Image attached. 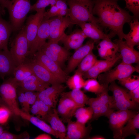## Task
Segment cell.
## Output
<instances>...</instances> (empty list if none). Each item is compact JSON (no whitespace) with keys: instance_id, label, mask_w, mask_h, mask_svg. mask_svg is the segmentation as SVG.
Segmentation results:
<instances>
[{"instance_id":"obj_1","label":"cell","mask_w":139,"mask_h":139,"mask_svg":"<svg viewBox=\"0 0 139 139\" xmlns=\"http://www.w3.org/2000/svg\"><path fill=\"white\" fill-rule=\"evenodd\" d=\"M117 0H94L92 13L98 17L99 25L109 29L112 32L110 38L117 35L123 40L125 34L123 31L124 24L129 23L134 18L128 12L121 8Z\"/></svg>"},{"instance_id":"obj_2","label":"cell","mask_w":139,"mask_h":139,"mask_svg":"<svg viewBox=\"0 0 139 139\" xmlns=\"http://www.w3.org/2000/svg\"><path fill=\"white\" fill-rule=\"evenodd\" d=\"M67 4L69 7L68 16L73 24L90 22L99 25L98 18L92 13L94 0H68Z\"/></svg>"},{"instance_id":"obj_3","label":"cell","mask_w":139,"mask_h":139,"mask_svg":"<svg viewBox=\"0 0 139 139\" xmlns=\"http://www.w3.org/2000/svg\"><path fill=\"white\" fill-rule=\"evenodd\" d=\"M18 83L14 77H10L0 85V106L8 109L12 115L20 116L22 110L17 101Z\"/></svg>"},{"instance_id":"obj_4","label":"cell","mask_w":139,"mask_h":139,"mask_svg":"<svg viewBox=\"0 0 139 139\" xmlns=\"http://www.w3.org/2000/svg\"><path fill=\"white\" fill-rule=\"evenodd\" d=\"M31 5L30 0H8L6 2L4 7L8 10L13 31H19L24 25Z\"/></svg>"},{"instance_id":"obj_5","label":"cell","mask_w":139,"mask_h":139,"mask_svg":"<svg viewBox=\"0 0 139 139\" xmlns=\"http://www.w3.org/2000/svg\"><path fill=\"white\" fill-rule=\"evenodd\" d=\"M108 89L113 94L114 100L110 107L114 110H135L139 108V103L132 100L128 92L113 81L110 84Z\"/></svg>"},{"instance_id":"obj_6","label":"cell","mask_w":139,"mask_h":139,"mask_svg":"<svg viewBox=\"0 0 139 139\" xmlns=\"http://www.w3.org/2000/svg\"><path fill=\"white\" fill-rule=\"evenodd\" d=\"M108 91V89H107L97 97L89 99L87 105L91 108L93 111L92 121L97 120L102 116L108 118L115 111L110 107L114 99L112 96L109 94Z\"/></svg>"},{"instance_id":"obj_7","label":"cell","mask_w":139,"mask_h":139,"mask_svg":"<svg viewBox=\"0 0 139 139\" xmlns=\"http://www.w3.org/2000/svg\"><path fill=\"white\" fill-rule=\"evenodd\" d=\"M139 67L121 62L113 69H110L100 74L98 77V82L106 88L111 82L126 77L135 72H139Z\"/></svg>"},{"instance_id":"obj_8","label":"cell","mask_w":139,"mask_h":139,"mask_svg":"<svg viewBox=\"0 0 139 139\" xmlns=\"http://www.w3.org/2000/svg\"><path fill=\"white\" fill-rule=\"evenodd\" d=\"M10 51L17 66L23 63L30 54L25 25L19 30L11 44Z\"/></svg>"},{"instance_id":"obj_9","label":"cell","mask_w":139,"mask_h":139,"mask_svg":"<svg viewBox=\"0 0 139 139\" xmlns=\"http://www.w3.org/2000/svg\"><path fill=\"white\" fill-rule=\"evenodd\" d=\"M138 112L132 110L114 111L108 118L109 126L113 133V138L121 139V130L128 120Z\"/></svg>"},{"instance_id":"obj_10","label":"cell","mask_w":139,"mask_h":139,"mask_svg":"<svg viewBox=\"0 0 139 139\" xmlns=\"http://www.w3.org/2000/svg\"><path fill=\"white\" fill-rule=\"evenodd\" d=\"M49 19L50 33L48 41L58 44L66 34L65 30L73 24L68 16H56Z\"/></svg>"},{"instance_id":"obj_11","label":"cell","mask_w":139,"mask_h":139,"mask_svg":"<svg viewBox=\"0 0 139 139\" xmlns=\"http://www.w3.org/2000/svg\"><path fill=\"white\" fill-rule=\"evenodd\" d=\"M39 50L57 63L61 67L70 54L68 50L58 44L48 41L46 42Z\"/></svg>"},{"instance_id":"obj_12","label":"cell","mask_w":139,"mask_h":139,"mask_svg":"<svg viewBox=\"0 0 139 139\" xmlns=\"http://www.w3.org/2000/svg\"><path fill=\"white\" fill-rule=\"evenodd\" d=\"M34 60L41 65L58 79L62 83L68 78L67 74L56 62L50 59L40 50L35 53Z\"/></svg>"},{"instance_id":"obj_13","label":"cell","mask_w":139,"mask_h":139,"mask_svg":"<svg viewBox=\"0 0 139 139\" xmlns=\"http://www.w3.org/2000/svg\"><path fill=\"white\" fill-rule=\"evenodd\" d=\"M45 8L36 12L27 18L25 26L26 36L30 50L36 37L38 31L44 17Z\"/></svg>"},{"instance_id":"obj_14","label":"cell","mask_w":139,"mask_h":139,"mask_svg":"<svg viewBox=\"0 0 139 139\" xmlns=\"http://www.w3.org/2000/svg\"><path fill=\"white\" fill-rule=\"evenodd\" d=\"M95 43L94 41L91 39L76 50L69 59L65 72L66 73L73 71L84 58L93 51Z\"/></svg>"},{"instance_id":"obj_15","label":"cell","mask_w":139,"mask_h":139,"mask_svg":"<svg viewBox=\"0 0 139 139\" xmlns=\"http://www.w3.org/2000/svg\"><path fill=\"white\" fill-rule=\"evenodd\" d=\"M121 59L120 54L111 60H98L94 65L83 75L84 79H97L98 76L111 69L119 59Z\"/></svg>"},{"instance_id":"obj_16","label":"cell","mask_w":139,"mask_h":139,"mask_svg":"<svg viewBox=\"0 0 139 139\" xmlns=\"http://www.w3.org/2000/svg\"><path fill=\"white\" fill-rule=\"evenodd\" d=\"M50 33L49 19L44 17L30 50V54L33 55L41 49L49 38Z\"/></svg>"},{"instance_id":"obj_17","label":"cell","mask_w":139,"mask_h":139,"mask_svg":"<svg viewBox=\"0 0 139 139\" xmlns=\"http://www.w3.org/2000/svg\"><path fill=\"white\" fill-rule=\"evenodd\" d=\"M97 48L100 57L107 60L114 59L118 55L117 53L119 52L117 45L112 42L109 37L99 42Z\"/></svg>"},{"instance_id":"obj_18","label":"cell","mask_w":139,"mask_h":139,"mask_svg":"<svg viewBox=\"0 0 139 139\" xmlns=\"http://www.w3.org/2000/svg\"><path fill=\"white\" fill-rule=\"evenodd\" d=\"M29 62L33 73L42 82L51 85L62 83L53 74L34 60Z\"/></svg>"},{"instance_id":"obj_19","label":"cell","mask_w":139,"mask_h":139,"mask_svg":"<svg viewBox=\"0 0 139 139\" xmlns=\"http://www.w3.org/2000/svg\"><path fill=\"white\" fill-rule=\"evenodd\" d=\"M65 139H81L88 136L91 127L77 121H67Z\"/></svg>"},{"instance_id":"obj_20","label":"cell","mask_w":139,"mask_h":139,"mask_svg":"<svg viewBox=\"0 0 139 139\" xmlns=\"http://www.w3.org/2000/svg\"><path fill=\"white\" fill-rule=\"evenodd\" d=\"M114 42L118 46L119 52L122 59V62L129 64H138V51L130 47L123 40L116 39L114 40Z\"/></svg>"},{"instance_id":"obj_21","label":"cell","mask_w":139,"mask_h":139,"mask_svg":"<svg viewBox=\"0 0 139 139\" xmlns=\"http://www.w3.org/2000/svg\"><path fill=\"white\" fill-rule=\"evenodd\" d=\"M16 66L10 51L0 50V77L4 80L5 76L13 74Z\"/></svg>"},{"instance_id":"obj_22","label":"cell","mask_w":139,"mask_h":139,"mask_svg":"<svg viewBox=\"0 0 139 139\" xmlns=\"http://www.w3.org/2000/svg\"><path fill=\"white\" fill-rule=\"evenodd\" d=\"M41 119L46 120L50 124V126L56 134V138L65 139L66 129L64 124L59 118L56 109H54L52 111L50 110Z\"/></svg>"},{"instance_id":"obj_23","label":"cell","mask_w":139,"mask_h":139,"mask_svg":"<svg viewBox=\"0 0 139 139\" xmlns=\"http://www.w3.org/2000/svg\"><path fill=\"white\" fill-rule=\"evenodd\" d=\"M87 38L81 29H77L70 34H66L60 41L63 44L64 47L67 50H76L83 45Z\"/></svg>"},{"instance_id":"obj_24","label":"cell","mask_w":139,"mask_h":139,"mask_svg":"<svg viewBox=\"0 0 139 139\" xmlns=\"http://www.w3.org/2000/svg\"><path fill=\"white\" fill-rule=\"evenodd\" d=\"M65 88L62 84L51 85L38 92L37 98L50 104H56L59 95L63 92Z\"/></svg>"},{"instance_id":"obj_25","label":"cell","mask_w":139,"mask_h":139,"mask_svg":"<svg viewBox=\"0 0 139 139\" xmlns=\"http://www.w3.org/2000/svg\"><path fill=\"white\" fill-rule=\"evenodd\" d=\"M77 25L81 28L87 37L90 38L95 43L98 42L100 40L109 37L108 35L102 31L99 25L90 22H83Z\"/></svg>"},{"instance_id":"obj_26","label":"cell","mask_w":139,"mask_h":139,"mask_svg":"<svg viewBox=\"0 0 139 139\" xmlns=\"http://www.w3.org/2000/svg\"><path fill=\"white\" fill-rule=\"evenodd\" d=\"M77 109L75 104L72 100L61 96L56 110L58 114L67 121L71 120Z\"/></svg>"},{"instance_id":"obj_27","label":"cell","mask_w":139,"mask_h":139,"mask_svg":"<svg viewBox=\"0 0 139 139\" xmlns=\"http://www.w3.org/2000/svg\"><path fill=\"white\" fill-rule=\"evenodd\" d=\"M49 85L42 82L34 74L18 83V87L25 90L37 92L41 91L49 87Z\"/></svg>"},{"instance_id":"obj_28","label":"cell","mask_w":139,"mask_h":139,"mask_svg":"<svg viewBox=\"0 0 139 139\" xmlns=\"http://www.w3.org/2000/svg\"><path fill=\"white\" fill-rule=\"evenodd\" d=\"M130 30L127 34H125L123 39L126 44L130 47L134 49L139 44V22L138 18H134L129 23Z\"/></svg>"},{"instance_id":"obj_29","label":"cell","mask_w":139,"mask_h":139,"mask_svg":"<svg viewBox=\"0 0 139 139\" xmlns=\"http://www.w3.org/2000/svg\"><path fill=\"white\" fill-rule=\"evenodd\" d=\"M0 14V50L8 49L7 45L10 37L13 31L10 22L3 19Z\"/></svg>"},{"instance_id":"obj_30","label":"cell","mask_w":139,"mask_h":139,"mask_svg":"<svg viewBox=\"0 0 139 139\" xmlns=\"http://www.w3.org/2000/svg\"><path fill=\"white\" fill-rule=\"evenodd\" d=\"M61 96L68 98L72 100L75 104L77 109L84 107L87 104L89 98L80 89H75L66 92H62Z\"/></svg>"},{"instance_id":"obj_31","label":"cell","mask_w":139,"mask_h":139,"mask_svg":"<svg viewBox=\"0 0 139 139\" xmlns=\"http://www.w3.org/2000/svg\"><path fill=\"white\" fill-rule=\"evenodd\" d=\"M20 116L23 119L29 121L40 130L56 137V134L51 126L40 118L32 116L29 113L25 112L22 110Z\"/></svg>"},{"instance_id":"obj_32","label":"cell","mask_w":139,"mask_h":139,"mask_svg":"<svg viewBox=\"0 0 139 139\" xmlns=\"http://www.w3.org/2000/svg\"><path fill=\"white\" fill-rule=\"evenodd\" d=\"M121 130V139H124L138 132L139 128V114L138 112L127 121Z\"/></svg>"},{"instance_id":"obj_33","label":"cell","mask_w":139,"mask_h":139,"mask_svg":"<svg viewBox=\"0 0 139 139\" xmlns=\"http://www.w3.org/2000/svg\"><path fill=\"white\" fill-rule=\"evenodd\" d=\"M33 73L29 62H26L17 66L13 72L14 78L18 82L22 81Z\"/></svg>"},{"instance_id":"obj_34","label":"cell","mask_w":139,"mask_h":139,"mask_svg":"<svg viewBox=\"0 0 139 139\" xmlns=\"http://www.w3.org/2000/svg\"><path fill=\"white\" fill-rule=\"evenodd\" d=\"M98 59L93 51L88 54L82 60L77 66V68L75 73L82 76L89 70L95 63Z\"/></svg>"},{"instance_id":"obj_35","label":"cell","mask_w":139,"mask_h":139,"mask_svg":"<svg viewBox=\"0 0 139 139\" xmlns=\"http://www.w3.org/2000/svg\"><path fill=\"white\" fill-rule=\"evenodd\" d=\"M86 91L94 93L99 95L104 91L106 88L103 85L100 84L97 79H89L85 81L83 87Z\"/></svg>"},{"instance_id":"obj_36","label":"cell","mask_w":139,"mask_h":139,"mask_svg":"<svg viewBox=\"0 0 139 139\" xmlns=\"http://www.w3.org/2000/svg\"><path fill=\"white\" fill-rule=\"evenodd\" d=\"M93 115V111L91 107H82L77 109L75 111L74 116L76 121L85 124L91 120Z\"/></svg>"},{"instance_id":"obj_37","label":"cell","mask_w":139,"mask_h":139,"mask_svg":"<svg viewBox=\"0 0 139 139\" xmlns=\"http://www.w3.org/2000/svg\"><path fill=\"white\" fill-rule=\"evenodd\" d=\"M85 81L82 76L76 73L72 76L68 78L66 81V84L71 90L80 89L83 88Z\"/></svg>"},{"instance_id":"obj_38","label":"cell","mask_w":139,"mask_h":139,"mask_svg":"<svg viewBox=\"0 0 139 139\" xmlns=\"http://www.w3.org/2000/svg\"><path fill=\"white\" fill-rule=\"evenodd\" d=\"M119 83L131 91L139 86V76L132 74L118 81Z\"/></svg>"},{"instance_id":"obj_39","label":"cell","mask_w":139,"mask_h":139,"mask_svg":"<svg viewBox=\"0 0 139 139\" xmlns=\"http://www.w3.org/2000/svg\"><path fill=\"white\" fill-rule=\"evenodd\" d=\"M17 91L18 100L22 107V111L27 113H29L30 105L26 99L23 90L22 88L18 87Z\"/></svg>"},{"instance_id":"obj_40","label":"cell","mask_w":139,"mask_h":139,"mask_svg":"<svg viewBox=\"0 0 139 139\" xmlns=\"http://www.w3.org/2000/svg\"><path fill=\"white\" fill-rule=\"evenodd\" d=\"M124 0L125 2L126 7L132 13L134 18H138L139 13V0Z\"/></svg>"},{"instance_id":"obj_41","label":"cell","mask_w":139,"mask_h":139,"mask_svg":"<svg viewBox=\"0 0 139 139\" xmlns=\"http://www.w3.org/2000/svg\"><path fill=\"white\" fill-rule=\"evenodd\" d=\"M29 138L30 136L26 132L16 135L4 130L0 136V139H28Z\"/></svg>"},{"instance_id":"obj_42","label":"cell","mask_w":139,"mask_h":139,"mask_svg":"<svg viewBox=\"0 0 139 139\" xmlns=\"http://www.w3.org/2000/svg\"><path fill=\"white\" fill-rule=\"evenodd\" d=\"M12 115L8 109L0 106V124L3 125L5 124Z\"/></svg>"},{"instance_id":"obj_43","label":"cell","mask_w":139,"mask_h":139,"mask_svg":"<svg viewBox=\"0 0 139 139\" xmlns=\"http://www.w3.org/2000/svg\"><path fill=\"white\" fill-rule=\"evenodd\" d=\"M50 5L49 0H37L35 3L31 5L30 11L37 12Z\"/></svg>"},{"instance_id":"obj_44","label":"cell","mask_w":139,"mask_h":139,"mask_svg":"<svg viewBox=\"0 0 139 139\" xmlns=\"http://www.w3.org/2000/svg\"><path fill=\"white\" fill-rule=\"evenodd\" d=\"M23 89L25 96L29 104L30 105H32L37 99L38 92H36V91H27Z\"/></svg>"},{"instance_id":"obj_45","label":"cell","mask_w":139,"mask_h":139,"mask_svg":"<svg viewBox=\"0 0 139 139\" xmlns=\"http://www.w3.org/2000/svg\"><path fill=\"white\" fill-rule=\"evenodd\" d=\"M40 112V116L43 118L51 110V108L46 105L42 101L37 98Z\"/></svg>"},{"instance_id":"obj_46","label":"cell","mask_w":139,"mask_h":139,"mask_svg":"<svg viewBox=\"0 0 139 139\" xmlns=\"http://www.w3.org/2000/svg\"><path fill=\"white\" fill-rule=\"evenodd\" d=\"M59 10L55 5L51 6L49 10L45 12L44 18L49 19L51 18L57 16Z\"/></svg>"},{"instance_id":"obj_47","label":"cell","mask_w":139,"mask_h":139,"mask_svg":"<svg viewBox=\"0 0 139 139\" xmlns=\"http://www.w3.org/2000/svg\"><path fill=\"white\" fill-rule=\"evenodd\" d=\"M131 99L134 102L139 103V86L128 91Z\"/></svg>"},{"instance_id":"obj_48","label":"cell","mask_w":139,"mask_h":139,"mask_svg":"<svg viewBox=\"0 0 139 139\" xmlns=\"http://www.w3.org/2000/svg\"><path fill=\"white\" fill-rule=\"evenodd\" d=\"M32 105V106L30 109L31 113L33 115L40 116V112L37 99L34 103Z\"/></svg>"},{"instance_id":"obj_49","label":"cell","mask_w":139,"mask_h":139,"mask_svg":"<svg viewBox=\"0 0 139 139\" xmlns=\"http://www.w3.org/2000/svg\"><path fill=\"white\" fill-rule=\"evenodd\" d=\"M67 5V3L64 0H58L55 5L59 10L69 11Z\"/></svg>"},{"instance_id":"obj_50","label":"cell","mask_w":139,"mask_h":139,"mask_svg":"<svg viewBox=\"0 0 139 139\" xmlns=\"http://www.w3.org/2000/svg\"><path fill=\"white\" fill-rule=\"evenodd\" d=\"M34 139H51V137L48 134L44 133L40 134L34 138Z\"/></svg>"},{"instance_id":"obj_51","label":"cell","mask_w":139,"mask_h":139,"mask_svg":"<svg viewBox=\"0 0 139 139\" xmlns=\"http://www.w3.org/2000/svg\"><path fill=\"white\" fill-rule=\"evenodd\" d=\"M69 11L59 10L57 16L59 17H63L66 16H68Z\"/></svg>"},{"instance_id":"obj_52","label":"cell","mask_w":139,"mask_h":139,"mask_svg":"<svg viewBox=\"0 0 139 139\" xmlns=\"http://www.w3.org/2000/svg\"><path fill=\"white\" fill-rule=\"evenodd\" d=\"M88 139H105V138L104 137L100 135H96L90 137H89Z\"/></svg>"},{"instance_id":"obj_53","label":"cell","mask_w":139,"mask_h":139,"mask_svg":"<svg viewBox=\"0 0 139 139\" xmlns=\"http://www.w3.org/2000/svg\"><path fill=\"white\" fill-rule=\"evenodd\" d=\"M8 0H0V6L2 8L4 9V5L6 2Z\"/></svg>"},{"instance_id":"obj_54","label":"cell","mask_w":139,"mask_h":139,"mask_svg":"<svg viewBox=\"0 0 139 139\" xmlns=\"http://www.w3.org/2000/svg\"><path fill=\"white\" fill-rule=\"evenodd\" d=\"M58 0H49L50 5L51 6L55 5L56 2Z\"/></svg>"},{"instance_id":"obj_55","label":"cell","mask_w":139,"mask_h":139,"mask_svg":"<svg viewBox=\"0 0 139 139\" xmlns=\"http://www.w3.org/2000/svg\"><path fill=\"white\" fill-rule=\"evenodd\" d=\"M4 9L3 8L0 6V14L2 15L5 13V11Z\"/></svg>"},{"instance_id":"obj_56","label":"cell","mask_w":139,"mask_h":139,"mask_svg":"<svg viewBox=\"0 0 139 139\" xmlns=\"http://www.w3.org/2000/svg\"><path fill=\"white\" fill-rule=\"evenodd\" d=\"M4 131L3 127L1 125H0V136Z\"/></svg>"},{"instance_id":"obj_57","label":"cell","mask_w":139,"mask_h":139,"mask_svg":"<svg viewBox=\"0 0 139 139\" xmlns=\"http://www.w3.org/2000/svg\"><path fill=\"white\" fill-rule=\"evenodd\" d=\"M135 139H139V134L138 132L136 133L135 135Z\"/></svg>"},{"instance_id":"obj_58","label":"cell","mask_w":139,"mask_h":139,"mask_svg":"<svg viewBox=\"0 0 139 139\" xmlns=\"http://www.w3.org/2000/svg\"><path fill=\"white\" fill-rule=\"evenodd\" d=\"M75 0L77 1H85V0Z\"/></svg>"}]
</instances>
